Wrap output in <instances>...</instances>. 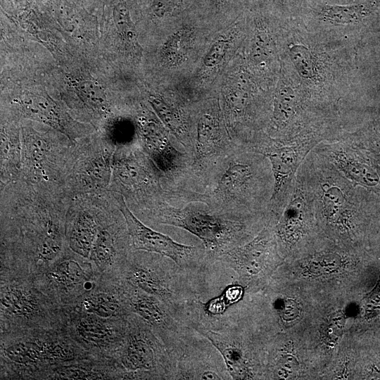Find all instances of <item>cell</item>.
Listing matches in <instances>:
<instances>
[{"label":"cell","instance_id":"cell-30","mask_svg":"<svg viewBox=\"0 0 380 380\" xmlns=\"http://www.w3.org/2000/svg\"><path fill=\"white\" fill-rule=\"evenodd\" d=\"M110 163L106 156L91 160L87 166L86 176L92 184L95 186H105L110 178Z\"/></svg>","mask_w":380,"mask_h":380},{"label":"cell","instance_id":"cell-4","mask_svg":"<svg viewBox=\"0 0 380 380\" xmlns=\"http://www.w3.org/2000/svg\"><path fill=\"white\" fill-rule=\"evenodd\" d=\"M123 274L126 282L162 300L179 319L187 305L198 298L186 278L189 272L159 254L132 255Z\"/></svg>","mask_w":380,"mask_h":380},{"label":"cell","instance_id":"cell-29","mask_svg":"<svg viewBox=\"0 0 380 380\" xmlns=\"http://www.w3.org/2000/svg\"><path fill=\"white\" fill-rule=\"evenodd\" d=\"M61 249V239L54 227H49L47 234L37 249V258L44 262L53 260Z\"/></svg>","mask_w":380,"mask_h":380},{"label":"cell","instance_id":"cell-5","mask_svg":"<svg viewBox=\"0 0 380 380\" xmlns=\"http://www.w3.org/2000/svg\"><path fill=\"white\" fill-rule=\"evenodd\" d=\"M193 151L190 155L192 190L202 193L212 167L234 145L218 102L209 100L193 106Z\"/></svg>","mask_w":380,"mask_h":380},{"label":"cell","instance_id":"cell-24","mask_svg":"<svg viewBox=\"0 0 380 380\" xmlns=\"http://www.w3.org/2000/svg\"><path fill=\"white\" fill-rule=\"evenodd\" d=\"M49 277L58 286L70 287L81 283L85 273L79 262L67 259L54 265L49 272Z\"/></svg>","mask_w":380,"mask_h":380},{"label":"cell","instance_id":"cell-14","mask_svg":"<svg viewBox=\"0 0 380 380\" xmlns=\"http://www.w3.org/2000/svg\"><path fill=\"white\" fill-rule=\"evenodd\" d=\"M380 7V0L350 4H325L318 11L319 18L333 25H350L369 18Z\"/></svg>","mask_w":380,"mask_h":380},{"label":"cell","instance_id":"cell-16","mask_svg":"<svg viewBox=\"0 0 380 380\" xmlns=\"http://www.w3.org/2000/svg\"><path fill=\"white\" fill-rule=\"evenodd\" d=\"M97 224L91 215L80 213L75 219L70 234V246L78 255L88 258L98 234Z\"/></svg>","mask_w":380,"mask_h":380},{"label":"cell","instance_id":"cell-26","mask_svg":"<svg viewBox=\"0 0 380 380\" xmlns=\"http://www.w3.org/2000/svg\"><path fill=\"white\" fill-rule=\"evenodd\" d=\"M24 158L34 169L40 168L46 158L48 146L45 139L32 129L23 130Z\"/></svg>","mask_w":380,"mask_h":380},{"label":"cell","instance_id":"cell-15","mask_svg":"<svg viewBox=\"0 0 380 380\" xmlns=\"http://www.w3.org/2000/svg\"><path fill=\"white\" fill-rule=\"evenodd\" d=\"M195 30L185 25L167 37L160 47L159 58L167 68H175L182 65L188 58L195 43Z\"/></svg>","mask_w":380,"mask_h":380},{"label":"cell","instance_id":"cell-31","mask_svg":"<svg viewBox=\"0 0 380 380\" xmlns=\"http://www.w3.org/2000/svg\"><path fill=\"white\" fill-rule=\"evenodd\" d=\"M182 0H156L153 11L159 17L172 13L182 3Z\"/></svg>","mask_w":380,"mask_h":380},{"label":"cell","instance_id":"cell-12","mask_svg":"<svg viewBox=\"0 0 380 380\" xmlns=\"http://www.w3.org/2000/svg\"><path fill=\"white\" fill-rule=\"evenodd\" d=\"M148 101L156 116L190 156L193 151V106L160 94H150Z\"/></svg>","mask_w":380,"mask_h":380},{"label":"cell","instance_id":"cell-22","mask_svg":"<svg viewBox=\"0 0 380 380\" xmlns=\"http://www.w3.org/2000/svg\"><path fill=\"white\" fill-rule=\"evenodd\" d=\"M114 19L119 39L125 49L130 53H139L137 33L124 3L119 2L115 6Z\"/></svg>","mask_w":380,"mask_h":380},{"label":"cell","instance_id":"cell-6","mask_svg":"<svg viewBox=\"0 0 380 380\" xmlns=\"http://www.w3.org/2000/svg\"><path fill=\"white\" fill-rule=\"evenodd\" d=\"M317 144L313 140L285 142L264 131L258 133L249 144V147L265 155L270 162L274 187L269 213L276 222L291 196L299 167Z\"/></svg>","mask_w":380,"mask_h":380},{"label":"cell","instance_id":"cell-32","mask_svg":"<svg viewBox=\"0 0 380 380\" xmlns=\"http://www.w3.org/2000/svg\"><path fill=\"white\" fill-rule=\"evenodd\" d=\"M372 156L377 161V163L380 165V154L377 155H372Z\"/></svg>","mask_w":380,"mask_h":380},{"label":"cell","instance_id":"cell-2","mask_svg":"<svg viewBox=\"0 0 380 380\" xmlns=\"http://www.w3.org/2000/svg\"><path fill=\"white\" fill-rule=\"evenodd\" d=\"M274 179L269 159L251 147L234 143L206 175L204 204L215 213L244 221L270 217Z\"/></svg>","mask_w":380,"mask_h":380},{"label":"cell","instance_id":"cell-27","mask_svg":"<svg viewBox=\"0 0 380 380\" xmlns=\"http://www.w3.org/2000/svg\"><path fill=\"white\" fill-rule=\"evenodd\" d=\"M77 331L83 339L95 344L106 343L114 336L112 329L104 322L91 317H86L80 321Z\"/></svg>","mask_w":380,"mask_h":380},{"label":"cell","instance_id":"cell-7","mask_svg":"<svg viewBox=\"0 0 380 380\" xmlns=\"http://www.w3.org/2000/svg\"><path fill=\"white\" fill-rule=\"evenodd\" d=\"M274 232L279 251L285 255L305 251L324 238L317 224L312 192L300 169Z\"/></svg>","mask_w":380,"mask_h":380},{"label":"cell","instance_id":"cell-19","mask_svg":"<svg viewBox=\"0 0 380 380\" xmlns=\"http://www.w3.org/2000/svg\"><path fill=\"white\" fill-rule=\"evenodd\" d=\"M236 36L235 29L231 28L213 42L202 58L201 68L204 71H212L223 64L234 45Z\"/></svg>","mask_w":380,"mask_h":380},{"label":"cell","instance_id":"cell-20","mask_svg":"<svg viewBox=\"0 0 380 380\" xmlns=\"http://www.w3.org/2000/svg\"><path fill=\"white\" fill-rule=\"evenodd\" d=\"M289 58L298 75L305 81H314L318 75L316 58L311 49L302 43H291L288 46Z\"/></svg>","mask_w":380,"mask_h":380},{"label":"cell","instance_id":"cell-3","mask_svg":"<svg viewBox=\"0 0 380 380\" xmlns=\"http://www.w3.org/2000/svg\"><path fill=\"white\" fill-rule=\"evenodd\" d=\"M141 213L152 222L181 228L197 236L210 264L219 255L251 241L270 220L232 219L198 202L176 206L163 201Z\"/></svg>","mask_w":380,"mask_h":380},{"label":"cell","instance_id":"cell-11","mask_svg":"<svg viewBox=\"0 0 380 380\" xmlns=\"http://www.w3.org/2000/svg\"><path fill=\"white\" fill-rule=\"evenodd\" d=\"M313 151L355 184L380 195V165L366 150L341 140L321 142Z\"/></svg>","mask_w":380,"mask_h":380},{"label":"cell","instance_id":"cell-10","mask_svg":"<svg viewBox=\"0 0 380 380\" xmlns=\"http://www.w3.org/2000/svg\"><path fill=\"white\" fill-rule=\"evenodd\" d=\"M129 326L121 353L123 368L128 372H150L156 379H175V363L154 330L145 321Z\"/></svg>","mask_w":380,"mask_h":380},{"label":"cell","instance_id":"cell-13","mask_svg":"<svg viewBox=\"0 0 380 380\" xmlns=\"http://www.w3.org/2000/svg\"><path fill=\"white\" fill-rule=\"evenodd\" d=\"M15 101L25 117L44 122L72 139L79 136L80 128L76 122L49 95L26 92Z\"/></svg>","mask_w":380,"mask_h":380},{"label":"cell","instance_id":"cell-9","mask_svg":"<svg viewBox=\"0 0 380 380\" xmlns=\"http://www.w3.org/2000/svg\"><path fill=\"white\" fill-rule=\"evenodd\" d=\"M115 199L134 251L167 257L189 273L201 270L210 264L203 246L179 243L167 235L147 227L132 213L122 194L116 196Z\"/></svg>","mask_w":380,"mask_h":380},{"label":"cell","instance_id":"cell-23","mask_svg":"<svg viewBox=\"0 0 380 380\" xmlns=\"http://www.w3.org/2000/svg\"><path fill=\"white\" fill-rule=\"evenodd\" d=\"M82 308L87 312L103 318L117 316L125 309L129 311L127 304L122 305L115 297L105 294L87 298L82 302Z\"/></svg>","mask_w":380,"mask_h":380},{"label":"cell","instance_id":"cell-8","mask_svg":"<svg viewBox=\"0 0 380 380\" xmlns=\"http://www.w3.org/2000/svg\"><path fill=\"white\" fill-rule=\"evenodd\" d=\"M274 224L270 218L251 241L219 255L214 263L234 270L241 286L248 289L263 283L280 260Z\"/></svg>","mask_w":380,"mask_h":380},{"label":"cell","instance_id":"cell-17","mask_svg":"<svg viewBox=\"0 0 380 380\" xmlns=\"http://www.w3.org/2000/svg\"><path fill=\"white\" fill-rule=\"evenodd\" d=\"M76 94L86 106L99 113L105 114L109 104L104 89L96 80L84 76L70 80Z\"/></svg>","mask_w":380,"mask_h":380},{"label":"cell","instance_id":"cell-25","mask_svg":"<svg viewBox=\"0 0 380 380\" xmlns=\"http://www.w3.org/2000/svg\"><path fill=\"white\" fill-rule=\"evenodd\" d=\"M10 360L21 365L37 363L46 355V348L35 342L23 341L8 346L4 350Z\"/></svg>","mask_w":380,"mask_h":380},{"label":"cell","instance_id":"cell-28","mask_svg":"<svg viewBox=\"0 0 380 380\" xmlns=\"http://www.w3.org/2000/svg\"><path fill=\"white\" fill-rule=\"evenodd\" d=\"M17 134H11L4 129L1 134V170L5 172L18 169L20 161V146Z\"/></svg>","mask_w":380,"mask_h":380},{"label":"cell","instance_id":"cell-1","mask_svg":"<svg viewBox=\"0 0 380 380\" xmlns=\"http://www.w3.org/2000/svg\"><path fill=\"white\" fill-rule=\"evenodd\" d=\"M299 169L312 192L322 235L348 248L361 243L380 217V195L350 182L313 149Z\"/></svg>","mask_w":380,"mask_h":380},{"label":"cell","instance_id":"cell-21","mask_svg":"<svg viewBox=\"0 0 380 380\" xmlns=\"http://www.w3.org/2000/svg\"><path fill=\"white\" fill-rule=\"evenodd\" d=\"M117 255L114 236L106 229L99 230L90 254L94 263L101 271L106 270L115 263Z\"/></svg>","mask_w":380,"mask_h":380},{"label":"cell","instance_id":"cell-18","mask_svg":"<svg viewBox=\"0 0 380 380\" xmlns=\"http://www.w3.org/2000/svg\"><path fill=\"white\" fill-rule=\"evenodd\" d=\"M1 312L9 315H29L37 308V301L34 295L20 287H8L1 293Z\"/></svg>","mask_w":380,"mask_h":380}]
</instances>
